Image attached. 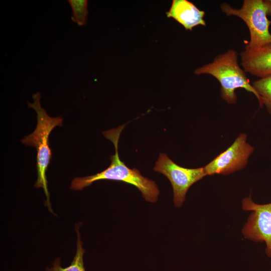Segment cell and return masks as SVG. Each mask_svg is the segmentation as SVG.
<instances>
[{"label": "cell", "instance_id": "obj_9", "mask_svg": "<svg viewBox=\"0 0 271 271\" xmlns=\"http://www.w3.org/2000/svg\"><path fill=\"white\" fill-rule=\"evenodd\" d=\"M205 14L204 11L187 0H173L170 9L166 12L168 18H173L189 31L199 25L206 26Z\"/></svg>", "mask_w": 271, "mask_h": 271}, {"label": "cell", "instance_id": "obj_11", "mask_svg": "<svg viewBox=\"0 0 271 271\" xmlns=\"http://www.w3.org/2000/svg\"><path fill=\"white\" fill-rule=\"evenodd\" d=\"M252 85L259 95L262 106L265 107L271 116V75L259 78Z\"/></svg>", "mask_w": 271, "mask_h": 271}, {"label": "cell", "instance_id": "obj_3", "mask_svg": "<svg viewBox=\"0 0 271 271\" xmlns=\"http://www.w3.org/2000/svg\"><path fill=\"white\" fill-rule=\"evenodd\" d=\"M238 55L234 49L216 56L213 61L196 69V75L209 74L215 77L220 84V96L227 103H236L235 90L241 88L253 93L262 107L261 98L250 84L246 72L241 68L238 62Z\"/></svg>", "mask_w": 271, "mask_h": 271}, {"label": "cell", "instance_id": "obj_8", "mask_svg": "<svg viewBox=\"0 0 271 271\" xmlns=\"http://www.w3.org/2000/svg\"><path fill=\"white\" fill-rule=\"evenodd\" d=\"M240 60L246 73L259 78L271 75V42L253 51L243 50Z\"/></svg>", "mask_w": 271, "mask_h": 271}, {"label": "cell", "instance_id": "obj_2", "mask_svg": "<svg viewBox=\"0 0 271 271\" xmlns=\"http://www.w3.org/2000/svg\"><path fill=\"white\" fill-rule=\"evenodd\" d=\"M33 103L28 102L30 108L34 109L37 113V123L34 131L25 136L22 140L23 144L34 147L37 150V180L35 187L43 188L46 196L45 205L49 210L53 213L50 203V193L48 189L46 171L52 158L51 150L49 146V136L52 130L57 126H62L63 118L60 116L51 117L40 104V93L37 92L32 95Z\"/></svg>", "mask_w": 271, "mask_h": 271}, {"label": "cell", "instance_id": "obj_6", "mask_svg": "<svg viewBox=\"0 0 271 271\" xmlns=\"http://www.w3.org/2000/svg\"><path fill=\"white\" fill-rule=\"evenodd\" d=\"M242 207L253 212L242 229L244 237L255 242H264L265 253L271 257V203L256 204L249 197L242 200Z\"/></svg>", "mask_w": 271, "mask_h": 271}, {"label": "cell", "instance_id": "obj_10", "mask_svg": "<svg viewBox=\"0 0 271 271\" xmlns=\"http://www.w3.org/2000/svg\"><path fill=\"white\" fill-rule=\"evenodd\" d=\"M77 224L75 226V230L77 234V249L76 254L70 265L66 267H62L59 257L55 258L51 267H47L46 271H85L83 262V254L85 250L83 248V243L80 239L79 226Z\"/></svg>", "mask_w": 271, "mask_h": 271}, {"label": "cell", "instance_id": "obj_12", "mask_svg": "<svg viewBox=\"0 0 271 271\" xmlns=\"http://www.w3.org/2000/svg\"><path fill=\"white\" fill-rule=\"evenodd\" d=\"M73 15L72 20L79 26H84L87 22L88 14L87 0H69Z\"/></svg>", "mask_w": 271, "mask_h": 271}, {"label": "cell", "instance_id": "obj_1", "mask_svg": "<svg viewBox=\"0 0 271 271\" xmlns=\"http://www.w3.org/2000/svg\"><path fill=\"white\" fill-rule=\"evenodd\" d=\"M125 124L102 132L111 141L115 148V153L110 157L111 164L105 170L95 175L74 178L70 188L81 190L93 182L101 180L119 181L132 185L141 192L146 201L154 203L157 201L160 190L155 182L142 176L136 168L130 169L119 158L118 145L120 133Z\"/></svg>", "mask_w": 271, "mask_h": 271}, {"label": "cell", "instance_id": "obj_4", "mask_svg": "<svg viewBox=\"0 0 271 271\" xmlns=\"http://www.w3.org/2000/svg\"><path fill=\"white\" fill-rule=\"evenodd\" d=\"M220 8L226 16L238 17L247 25L250 40L244 50L253 51L271 42V21L267 18L271 16L269 0H244L240 9L233 8L224 3Z\"/></svg>", "mask_w": 271, "mask_h": 271}, {"label": "cell", "instance_id": "obj_7", "mask_svg": "<svg viewBox=\"0 0 271 271\" xmlns=\"http://www.w3.org/2000/svg\"><path fill=\"white\" fill-rule=\"evenodd\" d=\"M246 135L240 133L232 144L204 168L207 175H227L246 166L253 147L246 142Z\"/></svg>", "mask_w": 271, "mask_h": 271}, {"label": "cell", "instance_id": "obj_13", "mask_svg": "<svg viewBox=\"0 0 271 271\" xmlns=\"http://www.w3.org/2000/svg\"><path fill=\"white\" fill-rule=\"evenodd\" d=\"M270 3H271V0H269Z\"/></svg>", "mask_w": 271, "mask_h": 271}, {"label": "cell", "instance_id": "obj_5", "mask_svg": "<svg viewBox=\"0 0 271 271\" xmlns=\"http://www.w3.org/2000/svg\"><path fill=\"white\" fill-rule=\"evenodd\" d=\"M154 170L165 175L170 181L174 203L177 208L183 204L190 187L207 175L204 167L189 169L180 166L164 153L159 155Z\"/></svg>", "mask_w": 271, "mask_h": 271}]
</instances>
